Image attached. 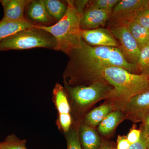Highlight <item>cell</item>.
Wrapping results in <instances>:
<instances>
[{
    "instance_id": "cell-25",
    "label": "cell",
    "mask_w": 149,
    "mask_h": 149,
    "mask_svg": "<svg viewBox=\"0 0 149 149\" xmlns=\"http://www.w3.org/2000/svg\"><path fill=\"white\" fill-rule=\"evenodd\" d=\"M141 130L133 128L130 130L126 138L130 144L132 145L139 141L141 137Z\"/></svg>"
},
{
    "instance_id": "cell-8",
    "label": "cell",
    "mask_w": 149,
    "mask_h": 149,
    "mask_svg": "<svg viewBox=\"0 0 149 149\" xmlns=\"http://www.w3.org/2000/svg\"><path fill=\"white\" fill-rule=\"evenodd\" d=\"M121 107L130 120L142 122L149 111V89L134 96Z\"/></svg>"
},
{
    "instance_id": "cell-32",
    "label": "cell",
    "mask_w": 149,
    "mask_h": 149,
    "mask_svg": "<svg viewBox=\"0 0 149 149\" xmlns=\"http://www.w3.org/2000/svg\"><path fill=\"white\" fill-rule=\"evenodd\" d=\"M148 36L149 37V29H148Z\"/></svg>"
},
{
    "instance_id": "cell-30",
    "label": "cell",
    "mask_w": 149,
    "mask_h": 149,
    "mask_svg": "<svg viewBox=\"0 0 149 149\" xmlns=\"http://www.w3.org/2000/svg\"><path fill=\"white\" fill-rule=\"evenodd\" d=\"M98 149H115L109 142H104L102 143Z\"/></svg>"
},
{
    "instance_id": "cell-14",
    "label": "cell",
    "mask_w": 149,
    "mask_h": 149,
    "mask_svg": "<svg viewBox=\"0 0 149 149\" xmlns=\"http://www.w3.org/2000/svg\"><path fill=\"white\" fill-rule=\"evenodd\" d=\"M36 24L27 18L19 21H0V42L17 32L35 27Z\"/></svg>"
},
{
    "instance_id": "cell-3",
    "label": "cell",
    "mask_w": 149,
    "mask_h": 149,
    "mask_svg": "<svg viewBox=\"0 0 149 149\" xmlns=\"http://www.w3.org/2000/svg\"><path fill=\"white\" fill-rule=\"evenodd\" d=\"M67 10L64 17L52 25H36L53 36L56 51L68 55L80 45L83 40L81 35L80 20L81 14L74 8L73 1H67Z\"/></svg>"
},
{
    "instance_id": "cell-17",
    "label": "cell",
    "mask_w": 149,
    "mask_h": 149,
    "mask_svg": "<svg viewBox=\"0 0 149 149\" xmlns=\"http://www.w3.org/2000/svg\"><path fill=\"white\" fill-rule=\"evenodd\" d=\"M123 118V113L119 110L111 111L99 124V132L105 136L110 134Z\"/></svg>"
},
{
    "instance_id": "cell-16",
    "label": "cell",
    "mask_w": 149,
    "mask_h": 149,
    "mask_svg": "<svg viewBox=\"0 0 149 149\" xmlns=\"http://www.w3.org/2000/svg\"><path fill=\"white\" fill-rule=\"evenodd\" d=\"M113 107L110 104H102L88 113L85 118V123L92 127L99 125L112 111Z\"/></svg>"
},
{
    "instance_id": "cell-4",
    "label": "cell",
    "mask_w": 149,
    "mask_h": 149,
    "mask_svg": "<svg viewBox=\"0 0 149 149\" xmlns=\"http://www.w3.org/2000/svg\"><path fill=\"white\" fill-rule=\"evenodd\" d=\"M43 48L56 51L55 40L52 35L35 27L22 30L0 42V51L20 50Z\"/></svg>"
},
{
    "instance_id": "cell-24",
    "label": "cell",
    "mask_w": 149,
    "mask_h": 149,
    "mask_svg": "<svg viewBox=\"0 0 149 149\" xmlns=\"http://www.w3.org/2000/svg\"><path fill=\"white\" fill-rule=\"evenodd\" d=\"M132 20L149 29V5L139 10L133 17Z\"/></svg>"
},
{
    "instance_id": "cell-9",
    "label": "cell",
    "mask_w": 149,
    "mask_h": 149,
    "mask_svg": "<svg viewBox=\"0 0 149 149\" xmlns=\"http://www.w3.org/2000/svg\"><path fill=\"white\" fill-rule=\"evenodd\" d=\"M53 97L58 113V120L61 127L65 132H68L72 124L70 108L64 88L56 83L53 91Z\"/></svg>"
},
{
    "instance_id": "cell-31",
    "label": "cell",
    "mask_w": 149,
    "mask_h": 149,
    "mask_svg": "<svg viewBox=\"0 0 149 149\" xmlns=\"http://www.w3.org/2000/svg\"><path fill=\"white\" fill-rule=\"evenodd\" d=\"M146 149H149V136L147 138Z\"/></svg>"
},
{
    "instance_id": "cell-15",
    "label": "cell",
    "mask_w": 149,
    "mask_h": 149,
    "mask_svg": "<svg viewBox=\"0 0 149 149\" xmlns=\"http://www.w3.org/2000/svg\"><path fill=\"white\" fill-rule=\"evenodd\" d=\"M79 133L83 149H98L100 146V138L93 127L85 123L81 124Z\"/></svg>"
},
{
    "instance_id": "cell-22",
    "label": "cell",
    "mask_w": 149,
    "mask_h": 149,
    "mask_svg": "<svg viewBox=\"0 0 149 149\" xmlns=\"http://www.w3.org/2000/svg\"><path fill=\"white\" fill-rule=\"evenodd\" d=\"M138 65L141 74L149 75V45L141 49Z\"/></svg>"
},
{
    "instance_id": "cell-7",
    "label": "cell",
    "mask_w": 149,
    "mask_h": 149,
    "mask_svg": "<svg viewBox=\"0 0 149 149\" xmlns=\"http://www.w3.org/2000/svg\"><path fill=\"white\" fill-rule=\"evenodd\" d=\"M149 5V0H121L112 11L111 25H126L133 19L136 13Z\"/></svg>"
},
{
    "instance_id": "cell-13",
    "label": "cell",
    "mask_w": 149,
    "mask_h": 149,
    "mask_svg": "<svg viewBox=\"0 0 149 149\" xmlns=\"http://www.w3.org/2000/svg\"><path fill=\"white\" fill-rule=\"evenodd\" d=\"M26 8L28 20L32 23L48 26L54 21L48 13L44 0L31 1Z\"/></svg>"
},
{
    "instance_id": "cell-2",
    "label": "cell",
    "mask_w": 149,
    "mask_h": 149,
    "mask_svg": "<svg viewBox=\"0 0 149 149\" xmlns=\"http://www.w3.org/2000/svg\"><path fill=\"white\" fill-rule=\"evenodd\" d=\"M103 80L112 88L111 98L122 105L133 97L149 89L148 75L131 73L122 68L111 66L101 72L95 81Z\"/></svg>"
},
{
    "instance_id": "cell-12",
    "label": "cell",
    "mask_w": 149,
    "mask_h": 149,
    "mask_svg": "<svg viewBox=\"0 0 149 149\" xmlns=\"http://www.w3.org/2000/svg\"><path fill=\"white\" fill-rule=\"evenodd\" d=\"M31 0H0L4 14L2 19L10 21H19L26 18L24 11Z\"/></svg>"
},
{
    "instance_id": "cell-20",
    "label": "cell",
    "mask_w": 149,
    "mask_h": 149,
    "mask_svg": "<svg viewBox=\"0 0 149 149\" xmlns=\"http://www.w3.org/2000/svg\"><path fill=\"white\" fill-rule=\"evenodd\" d=\"M26 142V140L19 139L15 134H10L0 142V149H27Z\"/></svg>"
},
{
    "instance_id": "cell-34",
    "label": "cell",
    "mask_w": 149,
    "mask_h": 149,
    "mask_svg": "<svg viewBox=\"0 0 149 149\" xmlns=\"http://www.w3.org/2000/svg\"></svg>"
},
{
    "instance_id": "cell-11",
    "label": "cell",
    "mask_w": 149,
    "mask_h": 149,
    "mask_svg": "<svg viewBox=\"0 0 149 149\" xmlns=\"http://www.w3.org/2000/svg\"><path fill=\"white\" fill-rule=\"evenodd\" d=\"M112 11L86 8L81 14L80 20L81 30H92L104 27L109 20Z\"/></svg>"
},
{
    "instance_id": "cell-21",
    "label": "cell",
    "mask_w": 149,
    "mask_h": 149,
    "mask_svg": "<svg viewBox=\"0 0 149 149\" xmlns=\"http://www.w3.org/2000/svg\"><path fill=\"white\" fill-rule=\"evenodd\" d=\"M120 0H93L89 1L86 8L112 11Z\"/></svg>"
},
{
    "instance_id": "cell-1",
    "label": "cell",
    "mask_w": 149,
    "mask_h": 149,
    "mask_svg": "<svg viewBox=\"0 0 149 149\" xmlns=\"http://www.w3.org/2000/svg\"><path fill=\"white\" fill-rule=\"evenodd\" d=\"M67 56L69 60L63 73L65 86L91 84L109 67H119L134 74L141 72L138 65L126 60L119 48L93 47L83 39L79 47Z\"/></svg>"
},
{
    "instance_id": "cell-28",
    "label": "cell",
    "mask_w": 149,
    "mask_h": 149,
    "mask_svg": "<svg viewBox=\"0 0 149 149\" xmlns=\"http://www.w3.org/2000/svg\"><path fill=\"white\" fill-rule=\"evenodd\" d=\"M89 1L87 0H78L73 1L74 7L78 13L82 14L84 10L88 5Z\"/></svg>"
},
{
    "instance_id": "cell-29",
    "label": "cell",
    "mask_w": 149,
    "mask_h": 149,
    "mask_svg": "<svg viewBox=\"0 0 149 149\" xmlns=\"http://www.w3.org/2000/svg\"><path fill=\"white\" fill-rule=\"evenodd\" d=\"M141 132L148 137L149 136V111L145 116L142 121Z\"/></svg>"
},
{
    "instance_id": "cell-6",
    "label": "cell",
    "mask_w": 149,
    "mask_h": 149,
    "mask_svg": "<svg viewBox=\"0 0 149 149\" xmlns=\"http://www.w3.org/2000/svg\"><path fill=\"white\" fill-rule=\"evenodd\" d=\"M109 29L116 38L126 60L138 65L141 49L125 25H112Z\"/></svg>"
},
{
    "instance_id": "cell-26",
    "label": "cell",
    "mask_w": 149,
    "mask_h": 149,
    "mask_svg": "<svg viewBox=\"0 0 149 149\" xmlns=\"http://www.w3.org/2000/svg\"><path fill=\"white\" fill-rule=\"evenodd\" d=\"M147 138L146 136L141 132V137L139 141L131 145L128 149H146Z\"/></svg>"
},
{
    "instance_id": "cell-5",
    "label": "cell",
    "mask_w": 149,
    "mask_h": 149,
    "mask_svg": "<svg viewBox=\"0 0 149 149\" xmlns=\"http://www.w3.org/2000/svg\"><path fill=\"white\" fill-rule=\"evenodd\" d=\"M72 100L79 107L91 105L105 98H111L112 88L103 80L95 81L85 85L65 86Z\"/></svg>"
},
{
    "instance_id": "cell-19",
    "label": "cell",
    "mask_w": 149,
    "mask_h": 149,
    "mask_svg": "<svg viewBox=\"0 0 149 149\" xmlns=\"http://www.w3.org/2000/svg\"><path fill=\"white\" fill-rule=\"evenodd\" d=\"M48 14L53 20L58 22L64 17L67 4L58 0H44Z\"/></svg>"
},
{
    "instance_id": "cell-10",
    "label": "cell",
    "mask_w": 149,
    "mask_h": 149,
    "mask_svg": "<svg viewBox=\"0 0 149 149\" xmlns=\"http://www.w3.org/2000/svg\"><path fill=\"white\" fill-rule=\"evenodd\" d=\"M84 41L93 47H109L119 48L120 46L109 29L100 27L92 30H81Z\"/></svg>"
},
{
    "instance_id": "cell-27",
    "label": "cell",
    "mask_w": 149,
    "mask_h": 149,
    "mask_svg": "<svg viewBox=\"0 0 149 149\" xmlns=\"http://www.w3.org/2000/svg\"><path fill=\"white\" fill-rule=\"evenodd\" d=\"M131 145L126 137L118 136L117 140V146L115 149H128Z\"/></svg>"
},
{
    "instance_id": "cell-18",
    "label": "cell",
    "mask_w": 149,
    "mask_h": 149,
    "mask_svg": "<svg viewBox=\"0 0 149 149\" xmlns=\"http://www.w3.org/2000/svg\"><path fill=\"white\" fill-rule=\"evenodd\" d=\"M141 49L149 45L148 29L138 22L131 20L126 24Z\"/></svg>"
},
{
    "instance_id": "cell-33",
    "label": "cell",
    "mask_w": 149,
    "mask_h": 149,
    "mask_svg": "<svg viewBox=\"0 0 149 149\" xmlns=\"http://www.w3.org/2000/svg\"><path fill=\"white\" fill-rule=\"evenodd\" d=\"M148 76H149V75H148Z\"/></svg>"
},
{
    "instance_id": "cell-23",
    "label": "cell",
    "mask_w": 149,
    "mask_h": 149,
    "mask_svg": "<svg viewBox=\"0 0 149 149\" xmlns=\"http://www.w3.org/2000/svg\"><path fill=\"white\" fill-rule=\"evenodd\" d=\"M67 133V149H83L80 143L79 131L77 129H70Z\"/></svg>"
}]
</instances>
